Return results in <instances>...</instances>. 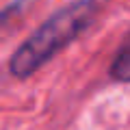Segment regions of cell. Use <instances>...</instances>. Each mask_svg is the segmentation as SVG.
I'll use <instances>...</instances> for the list:
<instances>
[{"instance_id":"obj_2","label":"cell","mask_w":130,"mask_h":130,"mask_svg":"<svg viewBox=\"0 0 130 130\" xmlns=\"http://www.w3.org/2000/svg\"><path fill=\"white\" fill-rule=\"evenodd\" d=\"M111 74L115 80H130V50L121 52L115 59V63L111 67Z\"/></svg>"},{"instance_id":"obj_1","label":"cell","mask_w":130,"mask_h":130,"mask_svg":"<svg viewBox=\"0 0 130 130\" xmlns=\"http://www.w3.org/2000/svg\"><path fill=\"white\" fill-rule=\"evenodd\" d=\"M93 13V0H80L54 13L24 46H20V50L11 59V72L24 78L39 70L48 59H52L61 48H65L91 24Z\"/></svg>"}]
</instances>
